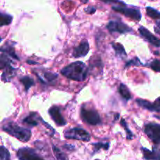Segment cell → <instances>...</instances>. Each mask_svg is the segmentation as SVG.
I'll list each match as a JSON object with an SVG mask.
<instances>
[{
  "label": "cell",
  "mask_w": 160,
  "mask_h": 160,
  "mask_svg": "<svg viewBox=\"0 0 160 160\" xmlns=\"http://www.w3.org/2000/svg\"><path fill=\"white\" fill-rule=\"evenodd\" d=\"M88 67L81 61L72 62L61 70V74L73 81H84L88 75Z\"/></svg>",
  "instance_id": "obj_1"
},
{
  "label": "cell",
  "mask_w": 160,
  "mask_h": 160,
  "mask_svg": "<svg viewBox=\"0 0 160 160\" xmlns=\"http://www.w3.org/2000/svg\"><path fill=\"white\" fill-rule=\"evenodd\" d=\"M2 130L9 135L19 139L23 142H27L31 139V131L29 129L19 126L13 122H9L2 126Z\"/></svg>",
  "instance_id": "obj_2"
},
{
  "label": "cell",
  "mask_w": 160,
  "mask_h": 160,
  "mask_svg": "<svg viewBox=\"0 0 160 160\" xmlns=\"http://www.w3.org/2000/svg\"><path fill=\"white\" fill-rule=\"evenodd\" d=\"M81 117L85 123L90 125H98L102 123L99 114L95 109H88L83 106L81 109Z\"/></svg>",
  "instance_id": "obj_3"
},
{
  "label": "cell",
  "mask_w": 160,
  "mask_h": 160,
  "mask_svg": "<svg viewBox=\"0 0 160 160\" xmlns=\"http://www.w3.org/2000/svg\"><path fill=\"white\" fill-rule=\"evenodd\" d=\"M64 137L67 139H73L82 142H89L91 139L90 134L81 128H73L67 130L64 132Z\"/></svg>",
  "instance_id": "obj_4"
},
{
  "label": "cell",
  "mask_w": 160,
  "mask_h": 160,
  "mask_svg": "<svg viewBox=\"0 0 160 160\" xmlns=\"http://www.w3.org/2000/svg\"><path fill=\"white\" fill-rule=\"evenodd\" d=\"M112 9L114 11L123 14L125 17H129V18L133 19L134 20L139 21L142 19V13L138 9L135 8H128L127 6H112Z\"/></svg>",
  "instance_id": "obj_5"
},
{
  "label": "cell",
  "mask_w": 160,
  "mask_h": 160,
  "mask_svg": "<svg viewBox=\"0 0 160 160\" xmlns=\"http://www.w3.org/2000/svg\"><path fill=\"white\" fill-rule=\"evenodd\" d=\"M106 28L110 33H119V34H126L133 31L132 28L120 20H110L106 25Z\"/></svg>",
  "instance_id": "obj_6"
},
{
  "label": "cell",
  "mask_w": 160,
  "mask_h": 160,
  "mask_svg": "<svg viewBox=\"0 0 160 160\" xmlns=\"http://www.w3.org/2000/svg\"><path fill=\"white\" fill-rule=\"evenodd\" d=\"M144 131L153 143L160 144V124L148 123L144 128Z\"/></svg>",
  "instance_id": "obj_7"
},
{
  "label": "cell",
  "mask_w": 160,
  "mask_h": 160,
  "mask_svg": "<svg viewBox=\"0 0 160 160\" xmlns=\"http://www.w3.org/2000/svg\"><path fill=\"white\" fill-rule=\"evenodd\" d=\"M17 157L20 160H45L39 156L34 149L30 148H20L17 152Z\"/></svg>",
  "instance_id": "obj_8"
},
{
  "label": "cell",
  "mask_w": 160,
  "mask_h": 160,
  "mask_svg": "<svg viewBox=\"0 0 160 160\" xmlns=\"http://www.w3.org/2000/svg\"><path fill=\"white\" fill-rule=\"evenodd\" d=\"M48 114L52 117L53 121L58 125V126H64L67 124V120L64 119L62 115L61 114V110L59 106H53L48 109Z\"/></svg>",
  "instance_id": "obj_9"
},
{
  "label": "cell",
  "mask_w": 160,
  "mask_h": 160,
  "mask_svg": "<svg viewBox=\"0 0 160 160\" xmlns=\"http://www.w3.org/2000/svg\"><path fill=\"white\" fill-rule=\"evenodd\" d=\"M138 31L142 37H143L149 43H151L154 46L158 47V48L160 47V39L156 38L155 35H153L147 28H145V27H140Z\"/></svg>",
  "instance_id": "obj_10"
},
{
  "label": "cell",
  "mask_w": 160,
  "mask_h": 160,
  "mask_svg": "<svg viewBox=\"0 0 160 160\" xmlns=\"http://www.w3.org/2000/svg\"><path fill=\"white\" fill-rule=\"evenodd\" d=\"M34 73H36V76L38 77V78L39 79L40 82H42V84H53V82H54L56 80V78H58V75L56 74V73H53L49 71H45V70L42 71V73H37V72L35 71H34Z\"/></svg>",
  "instance_id": "obj_11"
},
{
  "label": "cell",
  "mask_w": 160,
  "mask_h": 160,
  "mask_svg": "<svg viewBox=\"0 0 160 160\" xmlns=\"http://www.w3.org/2000/svg\"><path fill=\"white\" fill-rule=\"evenodd\" d=\"M89 43L88 41L84 40L79 44V45L75 47L73 51V56L75 58L84 57L89 52Z\"/></svg>",
  "instance_id": "obj_12"
},
{
  "label": "cell",
  "mask_w": 160,
  "mask_h": 160,
  "mask_svg": "<svg viewBox=\"0 0 160 160\" xmlns=\"http://www.w3.org/2000/svg\"><path fill=\"white\" fill-rule=\"evenodd\" d=\"M2 74V81L4 82H9L14 77L16 76V73H17V70L16 68L12 67V66L8 65L3 69Z\"/></svg>",
  "instance_id": "obj_13"
},
{
  "label": "cell",
  "mask_w": 160,
  "mask_h": 160,
  "mask_svg": "<svg viewBox=\"0 0 160 160\" xmlns=\"http://www.w3.org/2000/svg\"><path fill=\"white\" fill-rule=\"evenodd\" d=\"M144 158L147 160H160V150L159 148H153L152 151L147 149L145 148H142Z\"/></svg>",
  "instance_id": "obj_14"
},
{
  "label": "cell",
  "mask_w": 160,
  "mask_h": 160,
  "mask_svg": "<svg viewBox=\"0 0 160 160\" xmlns=\"http://www.w3.org/2000/svg\"><path fill=\"white\" fill-rule=\"evenodd\" d=\"M42 119L37 112H31V113L29 114V116L26 117V118L23 119V122L24 123H27V124L30 125V126L32 127H36L38 125L39 121L42 122Z\"/></svg>",
  "instance_id": "obj_15"
},
{
  "label": "cell",
  "mask_w": 160,
  "mask_h": 160,
  "mask_svg": "<svg viewBox=\"0 0 160 160\" xmlns=\"http://www.w3.org/2000/svg\"><path fill=\"white\" fill-rule=\"evenodd\" d=\"M1 52L5 53L6 55H7L9 57L12 58L15 60L19 61L20 60V58L17 56V55L16 54L15 49H14V47L12 46V45L9 44V42L5 44L1 48Z\"/></svg>",
  "instance_id": "obj_16"
},
{
  "label": "cell",
  "mask_w": 160,
  "mask_h": 160,
  "mask_svg": "<svg viewBox=\"0 0 160 160\" xmlns=\"http://www.w3.org/2000/svg\"><path fill=\"white\" fill-rule=\"evenodd\" d=\"M111 45L113 48L117 56L120 58H125L127 56V52L125 51V48L123 45L120 43H117V42H112Z\"/></svg>",
  "instance_id": "obj_17"
},
{
  "label": "cell",
  "mask_w": 160,
  "mask_h": 160,
  "mask_svg": "<svg viewBox=\"0 0 160 160\" xmlns=\"http://www.w3.org/2000/svg\"><path fill=\"white\" fill-rule=\"evenodd\" d=\"M118 92L119 93H120V96H121L123 99L126 100V101H129L131 98V97H132L128 88L123 84H120V86H119L118 88Z\"/></svg>",
  "instance_id": "obj_18"
},
{
  "label": "cell",
  "mask_w": 160,
  "mask_h": 160,
  "mask_svg": "<svg viewBox=\"0 0 160 160\" xmlns=\"http://www.w3.org/2000/svg\"><path fill=\"white\" fill-rule=\"evenodd\" d=\"M20 82L23 84V87H24V90L26 91V92H28V90H29L30 88H31V86L34 85V80L28 76L23 77V78H20Z\"/></svg>",
  "instance_id": "obj_19"
},
{
  "label": "cell",
  "mask_w": 160,
  "mask_h": 160,
  "mask_svg": "<svg viewBox=\"0 0 160 160\" xmlns=\"http://www.w3.org/2000/svg\"><path fill=\"white\" fill-rule=\"evenodd\" d=\"M12 16L9 15V14L1 12V15H0V25H1V27L10 24V23H12Z\"/></svg>",
  "instance_id": "obj_20"
},
{
  "label": "cell",
  "mask_w": 160,
  "mask_h": 160,
  "mask_svg": "<svg viewBox=\"0 0 160 160\" xmlns=\"http://www.w3.org/2000/svg\"><path fill=\"white\" fill-rule=\"evenodd\" d=\"M52 151L57 160H69L67 155L64 152H62L58 147L52 145Z\"/></svg>",
  "instance_id": "obj_21"
},
{
  "label": "cell",
  "mask_w": 160,
  "mask_h": 160,
  "mask_svg": "<svg viewBox=\"0 0 160 160\" xmlns=\"http://www.w3.org/2000/svg\"><path fill=\"white\" fill-rule=\"evenodd\" d=\"M136 102L138 103L139 106L144 108L145 109L152 111V103H151L150 102L145 99H142V98H138V99L136 100Z\"/></svg>",
  "instance_id": "obj_22"
},
{
  "label": "cell",
  "mask_w": 160,
  "mask_h": 160,
  "mask_svg": "<svg viewBox=\"0 0 160 160\" xmlns=\"http://www.w3.org/2000/svg\"><path fill=\"white\" fill-rule=\"evenodd\" d=\"M146 12L147 15L150 17L152 19H156V20H160V12L156 10V9H153L152 7H147L146 8Z\"/></svg>",
  "instance_id": "obj_23"
},
{
  "label": "cell",
  "mask_w": 160,
  "mask_h": 160,
  "mask_svg": "<svg viewBox=\"0 0 160 160\" xmlns=\"http://www.w3.org/2000/svg\"><path fill=\"white\" fill-rule=\"evenodd\" d=\"M93 146L95 150H94V153L97 152L98 150L101 148H103L105 150H108L109 148V142H106V143H102V142H97V143L93 144Z\"/></svg>",
  "instance_id": "obj_24"
},
{
  "label": "cell",
  "mask_w": 160,
  "mask_h": 160,
  "mask_svg": "<svg viewBox=\"0 0 160 160\" xmlns=\"http://www.w3.org/2000/svg\"><path fill=\"white\" fill-rule=\"evenodd\" d=\"M0 157H1V160H10L9 152L4 146H1L0 148Z\"/></svg>",
  "instance_id": "obj_25"
},
{
  "label": "cell",
  "mask_w": 160,
  "mask_h": 160,
  "mask_svg": "<svg viewBox=\"0 0 160 160\" xmlns=\"http://www.w3.org/2000/svg\"><path fill=\"white\" fill-rule=\"evenodd\" d=\"M120 123H121V125L123 127L125 131H126L127 138H128V140H131V139L134 138V134H133V133L131 132V131H130V129L128 128V124H127V122L125 121V120L122 119V120H120Z\"/></svg>",
  "instance_id": "obj_26"
},
{
  "label": "cell",
  "mask_w": 160,
  "mask_h": 160,
  "mask_svg": "<svg viewBox=\"0 0 160 160\" xmlns=\"http://www.w3.org/2000/svg\"><path fill=\"white\" fill-rule=\"evenodd\" d=\"M131 66H136V67H138V66H144V64H142L141 62L140 59L138 57H134V59H131V60L128 61V62L125 65V68H128V67H131Z\"/></svg>",
  "instance_id": "obj_27"
},
{
  "label": "cell",
  "mask_w": 160,
  "mask_h": 160,
  "mask_svg": "<svg viewBox=\"0 0 160 160\" xmlns=\"http://www.w3.org/2000/svg\"><path fill=\"white\" fill-rule=\"evenodd\" d=\"M149 67L154 71L160 73V60L159 59H154V60L152 61L149 64Z\"/></svg>",
  "instance_id": "obj_28"
},
{
  "label": "cell",
  "mask_w": 160,
  "mask_h": 160,
  "mask_svg": "<svg viewBox=\"0 0 160 160\" xmlns=\"http://www.w3.org/2000/svg\"><path fill=\"white\" fill-rule=\"evenodd\" d=\"M152 111L160 112V97L152 103Z\"/></svg>",
  "instance_id": "obj_29"
},
{
  "label": "cell",
  "mask_w": 160,
  "mask_h": 160,
  "mask_svg": "<svg viewBox=\"0 0 160 160\" xmlns=\"http://www.w3.org/2000/svg\"><path fill=\"white\" fill-rule=\"evenodd\" d=\"M102 1L106 3H116V4H118L119 6H126V4L120 0H102Z\"/></svg>",
  "instance_id": "obj_30"
},
{
  "label": "cell",
  "mask_w": 160,
  "mask_h": 160,
  "mask_svg": "<svg viewBox=\"0 0 160 160\" xmlns=\"http://www.w3.org/2000/svg\"><path fill=\"white\" fill-rule=\"evenodd\" d=\"M84 11H85L87 13L92 14L94 13V12H95V11H96V8H95L94 6H88V7L86 8V9H84Z\"/></svg>",
  "instance_id": "obj_31"
},
{
  "label": "cell",
  "mask_w": 160,
  "mask_h": 160,
  "mask_svg": "<svg viewBox=\"0 0 160 160\" xmlns=\"http://www.w3.org/2000/svg\"><path fill=\"white\" fill-rule=\"evenodd\" d=\"M154 30L155 31H156V33H157V34H160V20H157V21H156Z\"/></svg>",
  "instance_id": "obj_32"
},
{
  "label": "cell",
  "mask_w": 160,
  "mask_h": 160,
  "mask_svg": "<svg viewBox=\"0 0 160 160\" xmlns=\"http://www.w3.org/2000/svg\"><path fill=\"white\" fill-rule=\"evenodd\" d=\"M64 148H67V150H71L70 149V148H75V147L74 146H73V145H64Z\"/></svg>",
  "instance_id": "obj_33"
},
{
  "label": "cell",
  "mask_w": 160,
  "mask_h": 160,
  "mask_svg": "<svg viewBox=\"0 0 160 160\" xmlns=\"http://www.w3.org/2000/svg\"><path fill=\"white\" fill-rule=\"evenodd\" d=\"M83 3H87L88 2V0H81Z\"/></svg>",
  "instance_id": "obj_34"
},
{
  "label": "cell",
  "mask_w": 160,
  "mask_h": 160,
  "mask_svg": "<svg viewBox=\"0 0 160 160\" xmlns=\"http://www.w3.org/2000/svg\"><path fill=\"white\" fill-rule=\"evenodd\" d=\"M96 160H98V159H96Z\"/></svg>",
  "instance_id": "obj_35"
}]
</instances>
